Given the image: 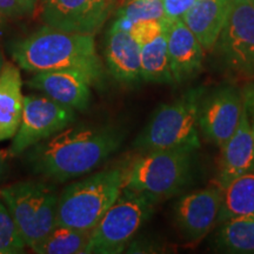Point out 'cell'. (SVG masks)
Here are the masks:
<instances>
[{"mask_svg":"<svg viewBox=\"0 0 254 254\" xmlns=\"http://www.w3.org/2000/svg\"><path fill=\"white\" fill-rule=\"evenodd\" d=\"M244 111L243 90L233 85H221L201 97L198 127L207 141L218 147L231 138L239 125Z\"/></svg>","mask_w":254,"mask_h":254,"instance_id":"obj_10","label":"cell"},{"mask_svg":"<svg viewBox=\"0 0 254 254\" xmlns=\"http://www.w3.org/2000/svg\"><path fill=\"white\" fill-rule=\"evenodd\" d=\"M2 23H4V17H2V15H0V26H1Z\"/></svg>","mask_w":254,"mask_h":254,"instance_id":"obj_32","label":"cell"},{"mask_svg":"<svg viewBox=\"0 0 254 254\" xmlns=\"http://www.w3.org/2000/svg\"><path fill=\"white\" fill-rule=\"evenodd\" d=\"M0 15L9 18L21 17L23 12L18 0H0Z\"/></svg>","mask_w":254,"mask_h":254,"instance_id":"obj_28","label":"cell"},{"mask_svg":"<svg viewBox=\"0 0 254 254\" xmlns=\"http://www.w3.org/2000/svg\"><path fill=\"white\" fill-rule=\"evenodd\" d=\"M167 51L174 84H184L201 72L205 50L183 19H177L166 28Z\"/></svg>","mask_w":254,"mask_h":254,"instance_id":"obj_14","label":"cell"},{"mask_svg":"<svg viewBox=\"0 0 254 254\" xmlns=\"http://www.w3.org/2000/svg\"><path fill=\"white\" fill-rule=\"evenodd\" d=\"M90 74L79 71H49L34 73L26 82L58 103L75 111H86L91 103V86L95 84Z\"/></svg>","mask_w":254,"mask_h":254,"instance_id":"obj_13","label":"cell"},{"mask_svg":"<svg viewBox=\"0 0 254 254\" xmlns=\"http://www.w3.org/2000/svg\"><path fill=\"white\" fill-rule=\"evenodd\" d=\"M92 231L56 226L43 240L32 247L39 254H80L86 252Z\"/></svg>","mask_w":254,"mask_h":254,"instance_id":"obj_22","label":"cell"},{"mask_svg":"<svg viewBox=\"0 0 254 254\" xmlns=\"http://www.w3.org/2000/svg\"><path fill=\"white\" fill-rule=\"evenodd\" d=\"M205 87H193L171 103L161 104L134 140L140 153L157 150L193 151L200 147L198 111Z\"/></svg>","mask_w":254,"mask_h":254,"instance_id":"obj_3","label":"cell"},{"mask_svg":"<svg viewBox=\"0 0 254 254\" xmlns=\"http://www.w3.org/2000/svg\"><path fill=\"white\" fill-rule=\"evenodd\" d=\"M231 4L232 0H198L182 17L205 52L214 50L226 23Z\"/></svg>","mask_w":254,"mask_h":254,"instance_id":"obj_17","label":"cell"},{"mask_svg":"<svg viewBox=\"0 0 254 254\" xmlns=\"http://www.w3.org/2000/svg\"><path fill=\"white\" fill-rule=\"evenodd\" d=\"M251 2H252V4L254 5V0H251Z\"/></svg>","mask_w":254,"mask_h":254,"instance_id":"obj_33","label":"cell"},{"mask_svg":"<svg viewBox=\"0 0 254 254\" xmlns=\"http://www.w3.org/2000/svg\"><path fill=\"white\" fill-rule=\"evenodd\" d=\"M124 167L106 168L66 186L58 196L57 226L92 231L123 190Z\"/></svg>","mask_w":254,"mask_h":254,"instance_id":"obj_4","label":"cell"},{"mask_svg":"<svg viewBox=\"0 0 254 254\" xmlns=\"http://www.w3.org/2000/svg\"><path fill=\"white\" fill-rule=\"evenodd\" d=\"M192 153L185 150L144 152L124 167L123 189L145 193L159 201L178 194L192 177Z\"/></svg>","mask_w":254,"mask_h":254,"instance_id":"obj_5","label":"cell"},{"mask_svg":"<svg viewBox=\"0 0 254 254\" xmlns=\"http://www.w3.org/2000/svg\"><path fill=\"white\" fill-rule=\"evenodd\" d=\"M125 134L111 125H68L28 148L26 163L36 174L65 183L86 176L118 151Z\"/></svg>","mask_w":254,"mask_h":254,"instance_id":"obj_1","label":"cell"},{"mask_svg":"<svg viewBox=\"0 0 254 254\" xmlns=\"http://www.w3.org/2000/svg\"><path fill=\"white\" fill-rule=\"evenodd\" d=\"M215 244L222 252L254 254V215H243L222 222Z\"/></svg>","mask_w":254,"mask_h":254,"instance_id":"obj_21","label":"cell"},{"mask_svg":"<svg viewBox=\"0 0 254 254\" xmlns=\"http://www.w3.org/2000/svg\"><path fill=\"white\" fill-rule=\"evenodd\" d=\"M75 112L43 93L25 95L23 116L9 147L12 155L25 153L32 146L71 125L75 120Z\"/></svg>","mask_w":254,"mask_h":254,"instance_id":"obj_9","label":"cell"},{"mask_svg":"<svg viewBox=\"0 0 254 254\" xmlns=\"http://www.w3.org/2000/svg\"><path fill=\"white\" fill-rule=\"evenodd\" d=\"M244 105L245 109L249 113L251 125H252V129L254 133V81L250 82L247 86L244 87Z\"/></svg>","mask_w":254,"mask_h":254,"instance_id":"obj_27","label":"cell"},{"mask_svg":"<svg viewBox=\"0 0 254 254\" xmlns=\"http://www.w3.org/2000/svg\"><path fill=\"white\" fill-rule=\"evenodd\" d=\"M220 148L217 185L222 190L237 177L254 170V133L245 105L236 132Z\"/></svg>","mask_w":254,"mask_h":254,"instance_id":"obj_15","label":"cell"},{"mask_svg":"<svg viewBox=\"0 0 254 254\" xmlns=\"http://www.w3.org/2000/svg\"><path fill=\"white\" fill-rule=\"evenodd\" d=\"M214 49L228 71L254 79V5L251 0H232Z\"/></svg>","mask_w":254,"mask_h":254,"instance_id":"obj_8","label":"cell"},{"mask_svg":"<svg viewBox=\"0 0 254 254\" xmlns=\"http://www.w3.org/2000/svg\"><path fill=\"white\" fill-rule=\"evenodd\" d=\"M39 0H18L23 15H31L36 9V6Z\"/></svg>","mask_w":254,"mask_h":254,"instance_id":"obj_30","label":"cell"},{"mask_svg":"<svg viewBox=\"0 0 254 254\" xmlns=\"http://www.w3.org/2000/svg\"><path fill=\"white\" fill-rule=\"evenodd\" d=\"M23 79L20 68L5 62L0 71V141L13 139L24 109Z\"/></svg>","mask_w":254,"mask_h":254,"instance_id":"obj_18","label":"cell"},{"mask_svg":"<svg viewBox=\"0 0 254 254\" xmlns=\"http://www.w3.org/2000/svg\"><path fill=\"white\" fill-rule=\"evenodd\" d=\"M105 58L109 71L123 84H136L141 79L140 46L128 31L111 26L106 39Z\"/></svg>","mask_w":254,"mask_h":254,"instance_id":"obj_16","label":"cell"},{"mask_svg":"<svg viewBox=\"0 0 254 254\" xmlns=\"http://www.w3.org/2000/svg\"><path fill=\"white\" fill-rule=\"evenodd\" d=\"M141 79L155 84H174L167 51L166 31L140 46Z\"/></svg>","mask_w":254,"mask_h":254,"instance_id":"obj_20","label":"cell"},{"mask_svg":"<svg viewBox=\"0 0 254 254\" xmlns=\"http://www.w3.org/2000/svg\"><path fill=\"white\" fill-rule=\"evenodd\" d=\"M40 18L47 26L93 34L112 14L116 0H39Z\"/></svg>","mask_w":254,"mask_h":254,"instance_id":"obj_11","label":"cell"},{"mask_svg":"<svg viewBox=\"0 0 254 254\" xmlns=\"http://www.w3.org/2000/svg\"><path fill=\"white\" fill-rule=\"evenodd\" d=\"M166 20H145L133 24L129 33L139 44V46L144 45L148 41L153 40L161 33L166 31L168 26Z\"/></svg>","mask_w":254,"mask_h":254,"instance_id":"obj_25","label":"cell"},{"mask_svg":"<svg viewBox=\"0 0 254 254\" xmlns=\"http://www.w3.org/2000/svg\"><path fill=\"white\" fill-rule=\"evenodd\" d=\"M13 157L11 151L8 150H0V183L4 182L5 178L7 177L9 171V161Z\"/></svg>","mask_w":254,"mask_h":254,"instance_id":"obj_29","label":"cell"},{"mask_svg":"<svg viewBox=\"0 0 254 254\" xmlns=\"http://www.w3.org/2000/svg\"><path fill=\"white\" fill-rule=\"evenodd\" d=\"M222 190L217 184L184 195L174 207L179 233L187 243H198L218 224Z\"/></svg>","mask_w":254,"mask_h":254,"instance_id":"obj_12","label":"cell"},{"mask_svg":"<svg viewBox=\"0 0 254 254\" xmlns=\"http://www.w3.org/2000/svg\"><path fill=\"white\" fill-rule=\"evenodd\" d=\"M198 0H163L165 20L167 23L180 19Z\"/></svg>","mask_w":254,"mask_h":254,"instance_id":"obj_26","label":"cell"},{"mask_svg":"<svg viewBox=\"0 0 254 254\" xmlns=\"http://www.w3.org/2000/svg\"><path fill=\"white\" fill-rule=\"evenodd\" d=\"M117 17H123L132 24L145 20H165L163 0H128L117 11Z\"/></svg>","mask_w":254,"mask_h":254,"instance_id":"obj_24","label":"cell"},{"mask_svg":"<svg viewBox=\"0 0 254 254\" xmlns=\"http://www.w3.org/2000/svg\"><path fill=\"white\" fill-rule=\"evenodd\" d=\"M11 56L26 72L79 71L90 74L97 82L103 75L93 34L62 31L45 25L12 44Z\"/></svg>","mask_w":254,"mask_h":254,"instance_id":"obj_2","label":"cell"},{"mask_svg":"<svg viewBox=\"0 0 254 254\" xmlns=\"http://www.w3.org/2000/svg\"><path fill=\"white\" fill-rule=\"evenodd\" d=\"M20 231L26 247L32 249L57 226L58 195L46 183L24 180L0 190Z\"/></svg>","mask_w":254,"mask_h":254,"instance_id":"obj_7","label":"cell"},{"mask_svg":"<svg viewBox=\"0 0 254 254\" xmlns=\"http://www.w3.org/2000/svg\"><path fill=\"white\" fill-rule=\"evenodd\" d=\"M158 199L123 189L118 199L92 230L85 253H122L135 233L153 214Z\"/></svg>","mask_w":254,"mask_h":254,"instance_id":"obj_6","label":"cell"},{"mask_svg":"<svg viewBox=\"0 0 254 254\" xmlns=\"http://www.w3.org/2000/svg\"><path fill=\"white\" fill-rule=\"evenodd\" d=\"M26 244L15 224L11 212L0 198V254L23 252Z\"/></svg>","mask_w":254,"mask_h":254,"instance_id":"obj_23","label":"cell"},{"mask_svg":"<svg viewBox=\"0 0 254 254\" xmlns=\"http://www.w3.org/2000/svg\"><path fill=\"white\" fill-rule=\"evenodd\" d=\"M4 63H5L4 57H2L1 53H0V71H1V67H2V65H4Z\"/></svg>","mask_w":254,"mask_h":254,"instance_id":"obj_31","label":"cell"},{"mask_svg":"<svg viewBox=\"0 0 254 254\" xmlns=\"http://www.w3.org/2000/svg\"><path fill=\"white\" fill-rule=\"evenodd\" d=\"M254 215V173L237 177L222 189V200L218 222L232 218Z\"/></svg>","mask_w":254,"mask_h":254,"instance_id":"obj_19","label":"cell"}]
</instances>
